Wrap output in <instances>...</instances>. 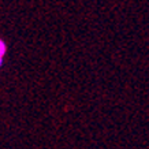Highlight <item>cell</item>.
Returning a JSON list of instances; mask_svg holds the SVG:
<instances>
[{
    "label": "cell",
    "instance_id": "cell-1",
    "mask_svg": "<svg viewBox=\"0 0 149 149\" xmlns=\"http://www.w3.org/2000/svg\"><path fill=\"white\" fill-rule=\"evenodd\" d=\"M4 54H6V44L1 40H0V58H1V59H3Z\"/></svg>",
    "mask_w": 149,
    "mask_h": 149
},
{
    "label": "cell",
    "instance_id": "cell-2",
    "mask_svg": "<svg viewBox=\"0 0 149 149\" xmlns=\"http://www.w3.org/2000/svg\"><path fill=\"white\" fill-rule=\"evenodd\" d=\"M1 63H3V59L0 58V66H1Z\"/></svg>",
    "mask_w": 149,
    "mask_h": 149
}]
</instances>
